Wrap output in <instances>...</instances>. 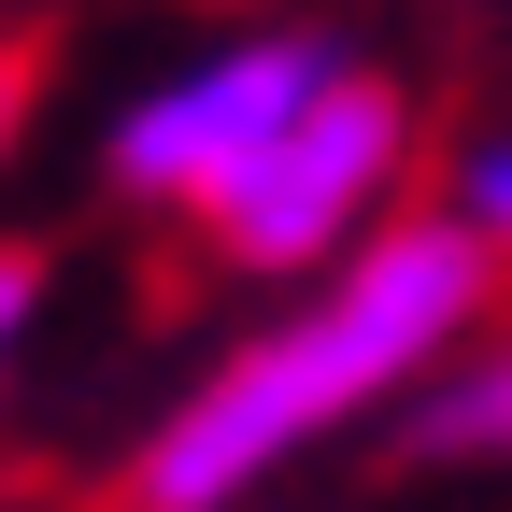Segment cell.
Masks as SVG:
<instances>
[{"mask_svg": "<svg viewBox=\"0 0 512 512\" xmlns=\"http://www.w3.org/2000/svg\"><path fill=\"white\" fill-rule=\"evenodd\" d=\"M498 299L512 285L413 200L384 242H356L342 271L285 285L271 328H242L200 384H171V413L128 441V512H242V498H271L299 456H328L342 427L413 413L427 370L456 356Z\"/></svg>", "mask_w": 512, "mask_h": 512, "instance_id": "6da1fadb", "label": "cell"}, {"mask_svg": "<svg viewBox=\"0 0 512 512\" xmlns=\"http://www.w3.org/2000/svg\"><path fill=\"white\" fill-rule=\"evenodd\" d=\"M342 72H356L342 29H299V15L285 29H214V43H185L171 72H143L100 114V185L128 214H157V228H200Z\"/></svg>", "mask_w": 512, "mask_h": 512, "instance_id": "7a4b0ae2", "label": "cell"}, {"mask_svg": "<svg viewBox=\"0 0 512 512\" xmlns=\"http://www.w3.org/2000/svg\"><path fill=\"white\" fill-rule=\"evenodd\" d=\"M413 143H427V128H413L399 72H370V57H356V72L313 100V114H299L285 143L228 185L214 214H200V242L228 256L242 285H271V299H285V285L342 271L356 242H384V228L413 214Z\"/></svg>", "mask_w": 512, "mask_h": 512, "instance_id": "3957f363", "label": "cell"}, {"mask_svg": "<svg viewBox=\"0 0 512 512\" xmlns=\"http://www.w3.org/2000/svg\"><path fill=\"white\" fill-rule=\"evenodd\" d=\"M399 441H413L427 470H512V299L427 370V399L399 413Z\"/></svg>", "mask_w": 512, "mask_h": 512, "instance_id": "277c9868", "label": "cell"}, {"mask_svg": "<svg viewBox=\"0 0 512 512\" xmlns=\"http://www.w3.org/2000/svg\"><path fill=\"white\" fill-rule=\"evenodd\" d=\"M441 228H456L470 256H484V271L512 285V128H470V143H456V171H441V200H427Z\"/></svg>", "mask_w": 512, "mask_h": 512, "instance_id": "5b68a950", "label": "cell"}, {"mask_svg": "<svg viewBox=\"0 0 512 512\" xmlns=\"http://www.w3.org/2000/svg\"><path fill=\"white\" fill-rule=\"evenodd\" d=\"M29 342H43V256H29V242H0V399H15Z\"/></svg>", "mask_w": 512, "mask_h": 512, "instance_id": "8992f818", "label": "cell"}, {"mask_svg": "<svg viewBox=\"0 0 512 512\" xmlns=\"http://www.w3.org/2000/svg\"><path fill=\"white\" fill-rule=\"evenodd\" d=\"M15 128H29V43L0 29V157H15Z\"/></svg>", "mask_w": 512, "mask_h": 512, "instance_id": "52a82bcc", "label": "cell"}]
</instances>
